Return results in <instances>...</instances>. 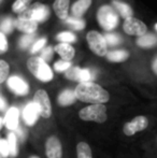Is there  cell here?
I'll use <instances>...</instances> for the list:
<instances>
[{
  "mask_svg": "<svg viewBox=\"0 0 157 158\" xmlns=\"http://www.w3.org/2000/svg\"><path fill=\"white\" fill-rule=\"evenodd\" d=\"M15 27L19 30V31L24 32L25 35H32L34 32H36V30L38 29V22L35 21H29V19H17L14 22Z\"/></svg>",
  "mask_w": 157,
  "mask_h": 158,
  "instance_id": "cell-16",
  "label": "cell"
},
{
  "mask_svg": "<svg viewBox=\"0 0 157 158\" xmlns=\"http://www.w3.org/2000/svg\"><path fill=\"white\" fill-rule=\"evenodd\" d=\"M97 21L102 29L111 31L118 24V14L111 6H102L97 12Z\"/></svg>",
  "mask_w": 157,
  "mask_h": 158,
  "instance_id": "cell-5",
  "label": "cell"
},
{
  "mask_svg": "<svg viewBox=\"0 0 157 158\" xmlns=\"http://www.w3.org/2000/svg\"><path fill=\"white\" fill-rule=\"evenodd\" d=\"M27 68L37 80L43 83L51 82L54 77L52 68L41 57H30L27 60Z\"/></svg>",
  "mask_w": 157,
  "mask_h": 158,
  "instance_id": "cell-4",
  "label": "cell"
},
{
  "mask_svg": "<svg viewBox=\"0 0 157 158\" xmlns=\"http://www.w3.org/2000/svg\"><path fill=\"white\" fill-rule=\"evenodd\" d=\"M0 140H1V139H0Z\"/></svg>",
  "mask_w": 157,
  "mask_h": 158,
  "instance_id": "cell-47",
  "label": "cell"
},
{
  "mask_svg": "<svg viewBox=\"0 0 157 158\" xmlns=\"http://www.w3.org/2000/svg\"><path fill=\"white\" fill-rule=\"evenodd\" d=\"M0 158H2V157H1V156H0Z\"/></svg>",
  "mask_w": 157,
  "mask_h": 158,
  "instance_id": "cell-46",
  "label": "cell"
},
{
  "mask_svg": "<svg viewBox=\"0 0 157 158\" xmlns=\"http://www.w3.org/2000/svg\"><path fill=\"white\" fill-rule=\"evenodd\" d=\"M8 50V42H6V38L4 33L0 32V54L4 53Z\"/></svg>",
  "mask_w": 157,
  "mask_h": 158,
  "instance_id": "cell-37",
  "label": "cell"
},
{
  "mask_svg": "<svg viewBox=\"0 0 157 158\" xmlns=\"http://www.w3.org/2000/svg\"><path fill=\"white\" fill-rule=\"evenodd\" d=\"M152 157L157 158V131L154 133V137L152 139Z\"/></svg>",
  "mask_w": 157,
  "mask_h": 158,
  "instance_id": "cell-38",
  "label": "cell"
},
{
  "mask_svg": "<svg viewBox=\"0 0 157 158\" xmlns=\"http://www.w3.org/2000/svg\"><path fill=\"white\" fill-rule=\"evenodd\" d=\"M76 158H93L92 148L85 141H80L76 144Z\"/></svg>",
  "mask_w": 157,
  "mask_h": 158,
  "instance_id": "cell-23",
  "label": "cell"
},
{
  "mask_svg": "<svg viewBox=\"0 0 157 158\" xmlns=\"http://www.w3.org/2000/svg\"><path fill=\"white\" fill-rule=\"evenodd\" d=\"M40 116V111L39 108L34 101L28 102L27 106L24 108L23 110V119L27 126L31 127L35 126L38 122Z\"/></svg>",
  "mask_w": 157,
  "mask_h": 158,
  "instance_id": "cell-13",
  "label": "cell"
},
{
  "mask_svg": "<svg viewBox=\"0 0 157 158\" xmlns=\"http://www.w3.org/2000/svg\"><path fill=\"white\" fill-rule=\"evenodd\" d=\"M94 77L93 73L89 69H80L78 82L79 83H85V82H92V79Z\"/></svg>",
  "mask_w": 157,
  "mask_h": 158,
  "instance_id": "cell-27",
  "label": "cell"
},
{
  "mask_svg": "<svg viewBox=\"0 0 157 158\" xmlns=\"http://www.w3.org/2000/svg\"><path fill=\"white\" fill-rule=\"evenodd\" d=\"M19 117L21 113L16 106H11L6 111L3 117V126H6L10 131H15L19 127Z\"/></svg>",
  "mask_w": 157,
  "mask_h": 158,
  "instance_id": "cell-12",
  "label": "cell"
},
{
  "mask_svg": "<svg viewBox=\"0 0 157 158\" xmlns=\"http://www.w3.org/2000/svg\"><path fill=\"white\" fill-rule=\"evenodd\" d=\"M76 100V96L74 90L72 89H65L58 95L57 102L61 106H69L73 104Z\"/></svg>",
  "mask_w": 157,
  "mask_h": 158,
  "instance_id": "cell-19",
  "label": "cell"
},
{
  "mask_svg": "<svg viewBox=\"0 0 157 158\" xmlns=\"http://www.w3.org/2000/svg\"><path fill=\"white\" fill-rule=\"evenodd\" d=\"M3 126V117H0V129Z\"/></svg>",
  "mask_w": 157,
  "mask_h": 158,
  "instance_id": "cell-42",
  "label": "cell"
},
{
  "mask_svg": "<svg viewBox=\"0 0 157 158\" xmlns=\"http://www.w3.org/2000/svg\"><path fill=\"white\" fill-rule=\"evenodd\" d=\"M50 16V9L45 4H42L40 2L31 4L27 10L22 12L19 15V19H29V21H35L41 23L48 19Z\"/></svg>",
  "mask_w": 157,
  "mask_h": 158,
  "instance_id": "cell-6",
  "label": "cell"
},
{
  "mask_svg": "<svg viewBox=\"0 0 157 158\" xmlns=\"http://www.w3.org/2000/svg\"><path fill=\"white\" fill-rule=\"evenodd\" d=\"M155 29H156V31H157V23L155 24Z\"/></svg>",
  "mask_w": 157,
  "mask_h": 158,
  "instance_id": "cell-44",
  "label": "cell"
},
{
  "mask_svg": "<svg viewBox=\"0 0 157 158\" xmlns=\"http://www.w3.org/2000/svg\"><path fill=\"white\" fill-rule=\"evenodd\" d=\"M66 23L70 26L71 28H73L74 30H82L85 27V21H83L82 19H76V17H68L66 19Z\"/></svg>",
  "mask_w": 157,
  "mask_h": 158,
  "instance_id": "cell-26",
  "label": "cell"
},
{
  "mask_svg": "<svg viewBox=\"0 0 157 158\" xmlns=\"http://www.w3.org/2000/svg\"><path fill=\"white\" fill-rule=\"evenodd\" d=\"M29 158H40V157L37 156V155H31V156H30Z\"/></svg>",
  "mask_w": 157,
  "mask_h": 158,
  "instance_id": "cell-43",
  "label": "cell"
},
{
  "mask_svg": "<svg viewBox=\"0 0 157 158\" xmlns=\"http://www.w3.org/2000/svg\"><path fill=\"white\" fill-rule=\"evenodd\" d=\"M46 44V39L45 38H43V39H40L38 41H36V43H34V45L31 46V53H37L39 52L40 50H42V48L45 46Z\"/></svg>",
  "mask_w": 157,
  "mask_h": 158,
  "instance_id": "cell-36",
  "label": "cell"
},
{
  "mask_svg": "<svg viewBox=\"0 0 157 158\" xmlns=\"http://www.w3.org/2000/svg\"><path fill=\"white\" fill-rule=\"evenodd\" d=\"M54 51L61 57L63 60L71 61L76 56V50L71 44L68 43H58L54 48Z\"/></svg>",
  "mask_w": 157,
  "mask_h": 158,
  "instance_id": "cell-14",
  "label": "cell"
},
{
  "mask_svg": "<svg viewBox=\"0 0 157 158\" xmlns=\"http://www.w3.org/2000/svg\"><path fill=\"white\" fill-rule=\"evenodd\" d=\"M71 61H66V60H58L54 64V69L57 72H66L71 68Z\"/></svg>",
  "mask_w": 157,
  "mask_h": 158,
  "instance_id": "cell-30",
  "label": "cell"
},
{
  "mask_svg": "<svg viewBox=\"0 0 157 158\" xmlns=\"http://www.w3.org/2000/svg\"><path fill=\"white\" fill-rule=\"evenodd\" d=\"M0 156L2 158L10 157V148H9L8 140L6 139L0 140Z\"/></svg>",
  "mask_w": 157,
  "mask_h": 158,
  "instance_id": "cell-31",
  "label": "cell"
},
{
  "mask_svg": "<svg viewBox=\"0 0 157 158\" xmlns=\"http://www.w3.org/2000/svg\"><path fill=\"white\" fill-rule=\"evenodd\" d=\"M151 71L155 77H157V55L151 61Z\"/></svg>",
  "mask_w": 157,
  "mask_h": 158,
  "instance_id": "cell-40",
  "label": "cell"
},
{
  "mask_svg": "<svg viewBox=\"0 0 157 158\" xmlns=\"http://www.w3.org/2000/svg\"><path fill=\"white\" fill-rule=\"evenodd\" d=\"M108 45H116L119 42V37L115 33H107L105 35Z\"/></svg>",
  "mask_w": 157,
  "mask_h": 158,
  "instance_id": "cell-35",
  "label": "cell"
},
{
  "mask_svg": "<svg viewBox=\"0 0 157 158\" xmlns=\"http://www.w3.org/2000/svg\"><path fill=\"white\" fill-rule=\"evenodd\" d=\"M35 35H25L21 38V41H19V46L21 48H27L28 46H30L34 42Z\"/></svg>",
  "mask_w": 157,
  "mask_h": 158,
  "instance_id": "cell-32",
  "label": "cell"
},
{
  "mask_svg": "<svg viewBox=\"0 0 157 158\" xmlns=\"http://www.w3.org/2000/svg\"><path fill=\"white\" fill-rule=\"evenodd\" d=\"M44 148L46 158H63V144L57 135H50L46 139Z\"/></svg>",
  "mask_w": 157,
  "mask_h": 158,
  "instance_id": "cell-10",
  "label": "cell"
},
{
  "mask_svg": "<svg viewBox=\"0 0 157 158\" xmlns=\"http://www.w3.org/2000/svg\"><path fill=\"white\" fill-rule=\"evenodd\" d=\"M74 93L79 101L89 104H105L110 101L111 98L110 93L105 88L93 81L79 83L74 89Z\"/></svg>",
  "mask_w": 157,
  "mask_h": 158,
  "instance_id": "cell-1",
  "label": "cell"
},
{
  "mask_svg": "<svg viewBox=\"0 0 157 158\" xmlns=\"http://www.w3.org/2000/svg\"><path fill=\"white\" fill-rule=\"evenodd\" d=\"M9 74H10V64L6 60L0 59V84L8 81V79L10 77Z\"/></svg>",
  "mask_w": 157,
  "mask_h": 158,
  "instance_id": "cell-25",
  "label": "cell"
},
{
  "mask_svg": "<svg viewBox=\"0 0 157 158\" xmlns=\"http://www.w3.org/2000/svg\"><path fill=\"white\" fill-rule=\"evenodd\" d=\"M14 132L16 133V135H17V138H19V140H21V141H24V140H25L26 132L24 131V129L21 127V125H19V127L16 129V130L14 131Z\"/></svg>",
  "mask_w": 157,
  "mask_h": 158,
  "instance_id": "cell-39",
  "label": "cell"
},
{
  "mask_svg": "<svg viewBox=\"0 0 157 158\" xmlns=\"http://www.w3.org/2000/svg\"><path fill=\"white\" fill-rule=\"evenodd\" d=\"M112 6L116 11V13L119 14V16L123 17L124 19H127L129 17L134 16V10L128 3L119 1V0H113L112 1Z\"/></svg>",
  "mask_w": 157,
  "mask_h": 158,
  "instance_id": "cell-17",
  "label": "cell"
},
{
  "mask_svg": "<svg viewBox=\"0 0 157 158\" xmlns=\"http://www.w3.org/2000/svg\"><path fill=\"white\" fill-rule=\"evenodd\" d=\"M14 27L15 24L11 19H4L0 24V30L2 33H11Z\"/></svg>",
  "mask_w": 157,
  "mask_h": 158,
  "instance_id": "cell-29",
  "label": "cell"
},
{
  "mask_svg": "<svg viewBox=\"0 0 157 158\" xmlns=\"http://www.w3.org/2000/svg\"><path fill=\"white\" fill-rule=\"evenodd\" d=\"M155 124V117L147 114H138L125 122L122 127V132L126 138H134L147 132Z\"/></svg>",
  "mask_w": 157,
  "mask_h": 158,
  "instance_id": "cell-2",
  "label": "cell"
},
{
  "mask_svg": "<svg viewBox=\"0 0 157 158\" xmlns=\"http://www.w3.org/2000/svg\"><path fill=\"white\" fill-rule=\"evenodd\" d=\"M6 85L13 94L17 96H26L29 93V85L27 84V82L17 75H12L9 77L6 81Z\"/></svg>",
  "mask_w": 157,
  "mask_h": 158,
  "instance_id": "cell-11",
  "label": "cell"
},
{
  "mask_svg": "<svg viewBox=\"0 0 157 158\" xmlns=\"http://www.w3.org/2000/svg\"><path fill=\"white\" fill-rule=\"evenodd\" d=\"M93 0H78L72 4L71 12L73 17L76 19H81L84 14H85L86 11L89 9V6H92Z\"/></svg>",
  "mask_w": 157,
  "mask_h": 158,
  "instance_id": "cell-18",
  "label": "cell"
},
{
  "mask_svg": "<svg viewBox=\"0 0 157 158\" xmlns=\"http://www.w3.org/2000/svg\"><path fill=\"white\" fill-rule=\"evenodd\" d=\"M123 30L126 35L140 38L149 32V27L144 22L132 16L127 19H124Z\"/></svg>",
  "mask_w": 157,
  "mask_h": 158,
  "instance_id": "cell-8",
  "label": "cell"
},
{
  "mask_svg": "<svg viewBox=\"0 0 157 158\" xmlns=\"http://www.w3.org/2000/svg\"><path fill=\"white\" fill-rule=\"evenodd\" d=\"M34 102L38 106L40 111V116L42 118H50L52 116L53 108L52 102H51L50 96L44 89H38L35 94Z\"/></svg>",
  "mask_w": 157,
  "mask_h": 158,
  "instance_id": "cell-9",
  "label": "cell"
},
{
  "mask_svg": "<svg viewBox=\"0 0 157 158\" xmlns=\"http://www.w3.org/2000/svg\"><path fill=\"white\" fill-rule=\"evenodd\" d=\"M53 53H54V48H51V46H48V48H43V51H42V54H41V58L43 59L44 61H50L51 59L53 58Z\"/></svg>",
  "mask_w": 157,
  "mask_h": 158,
  "instance_id": "cell-34",
  "label": "cell"
},
{
  "mask_svg": "<svg viewBox=\"0 0 157 158\" xmlns=\"http://www.w3.org/2000/svg\"><path fill=\"white\" fill-rule=\"evenodd\" d=\"M86 40H87L88 46H89L90 51L97 56H107L108 54V43L105 41V35H102L98 31H92L87 32L86 35Z\"/></svg>",
  "mask_w": 157,
  "mask_h": 158,
  "instance_id": "cell-7",
  "label": "cell"
},
{
  "mask_svg": "<svg viewBox=\"0 0 157 158\" xmlns=\"http://www.w3.org/2000/svg\"><path fill=\"white\" fill-rule=\"evenodd\" d=\"M79 118L84 122H94L97 124H103L108 121V108L105 104L97 103L84 106L78 113Z\"/></svg>",
  "mask_w": 157,
  "mask_h": 158,
  "instance_id": "cell-3",
  "label": "cell"
},
{
  "mask_svg": "<svg viewBox=\"0 0 157 158\" xmlns=\"http://www.w3.org/2000/svg\"><path fill=\"white\" fill-rule=\"evenodd\" d=\"M6 101L4 100L3 97L0 96V111H6Z\"/></svg>",
  "mask_w": 157,
  "mask_h": 158,
  "instance_id": "cell-41",
  "label": "cell"
},
{
  "mask_svg": "<svg viewBox=\"0 0 157 158\" xmlns=\"http://www.w3.org/2000/svg\"><path fill=\"white\" fill-rule=\"evenodd\" d=\"M57 39L59 41H61V43H73V42L76 41V35H73L72 32H68V31H64L61 33H59L57 35Z\"/></svg>",
  "mask_w": 157,
  "mask_h": 158,
  "instance_id": "cell-28",
  "label": "cell"
},
{
  "mask_svg": "<svg viewBox=\"0 0 157 158\" xmlns=\"http://www.w3.org/2000/svg\"><path fill=\"white\" fill-rule=\"evenodd\" d=\"M70 0H55L53 3V10H54L56 16L59 19L66 21L68 19V13H69Z\"/></svg>",
  "mask_w": 157,
  "mask_h": 158,
  "instance_id": "cell-15",
  "label": "cell"
},
{
  "mask_svg": "<svg viewBox=\"0 0 157 158\" xmlns=\"http://www.w3.org/2000/svg\"><path fill=\"white\" fill-rule=\"evenodd\" d=\"M32 0H15L14 3L12 4V11L14 13L21 14L25 10H27L30 6Z\"/></svg>",
  "mask_w": 157,
  "mask_h": 158,
  "instance_id": "cell-24",
  "label": "cell"
},
{
  "mask_svg": "<svg viewBox=\"0 0 157 158\" xmlns=\"http://www.w3.org/2000/svg\"><path fill=\"white\" fill-rule=\"evenodd\" d=\"M130 54L128 51L125 50H116V51H111L108 52L107 54V59L112 63H123L126 61L129 58Z\"/></svg>",
  "mask_w": 157,
  "mask_h": 158,
  "instance_id": "cell-21",
  "label": "cell"
},
{
  "mask_svg": "<svg viewBox=\"0 0 157 158\" xmlns=\"http://www.w3.org/2000/svg\"><path fill=\"white\" fill-rule=\"evenodd\" d=\"M80 69L79 67H71L68 71H66V77L71 81H76L78 82V77H79V72H80Z\"/></svg>",
  "mask_w": 157,
  "mask_h": 158,
  "instance_id": "cell-33",
  "label": "cell"
},
{
  "mask_svg": "<svg viewBox=\"0 0 157 158\" xmlns=\"http://www.w3.org/2000/svg\"><path fill=\"white\" fill-rule=\"evenodd\" d=\"M2 1H3V0H0V3H1V2H2Z\"/></svg>",
  "mask_w": 157,
  "mask_h": 158,
  "instance_id": "cell-45",
  "label": "cell"
},
{
  "mask_svg": "<svg viewBox=\"0 0 157 158\" xmlns=\"http://www.w3.org/2000/svg\"><path fill=\"white\" fill-rule=\"evenodd\" d=\"M8 144L9 148H10V157L15 158L19 155V138H17L16 133L14 131H10L8 135Z\"/></svg>",
  "mask_w": 157,
  "mask_h": 158,
  "instance_id": "cell-22",
  "label": "cell"
},
{
  "mask_svg": "<svg viewBox=\"0 0 157 158\" xmlns=\"http://www.w3.org/2000/svg\"><path fill=\"white\" fill-rule=\"evenodd\" d=\"M137 45L141 48H153L157 46V35L147 32V35L137 39Z\"/></svg>",
  "mask_w": 157,
  "mask_h": 158,
  "instance_id": "cell-20",
  "label": "cell"
}]
</instances>
